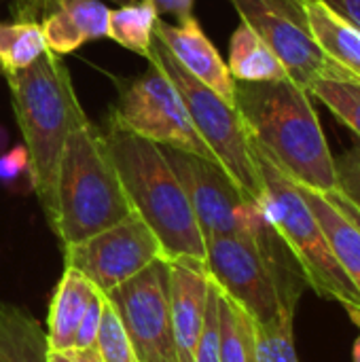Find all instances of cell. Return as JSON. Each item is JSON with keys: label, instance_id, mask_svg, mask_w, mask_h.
Wrapping results in <instances>:
<instances>
[{"label": "cell", "instance_id": "6da1fadb", "mask_svg": "<svg viewBox=\"0 0 360 362\" xmlns=\"http://www.w3.org/2000/svg\"><path fill=\"white\" fill-rule=\"evenodd\" d=\"M233 106L248 138L297 185L318 193L337 189L335 157L327 144L312 95L293 83L236 81Z\"/></svg>", "mask_w": 360, "mask_h": 362}, {"label": "cell", "instance_id": "7a4b0ae2", "mask_svg": "<svg viewBox=\"0 0 360 362\" xmlns=\"http://www.w3.org/2000/svg\"><path fill=\"white\" fill-rule=\"evenodd\" d=\"M104 138L129 206L155 233L163 257L206 261L202 229L161 146L132 132L112 112Z\"/></svg>", "mask_w": 360, "mask_h": 362}, {"label": "cell", "instance_id": "3957f363", "mask_svg": "<svg viewBox=\"0 0 360 362\" xmlns=\"http://www.w3.org/2000/svg\"><path fill=\"white\" fill-rule=\"evenodd\" d=\"M17 125L28 151L32 189L51 223L55 210L57 165L72 129L87 123L72 76L57 53L45 51L28 68L4 74Z\"/></svg>", "mask_w": 360, "mask_h": 362}, {"label": "cell", "instance_id": "277c9868", "mask_svg": "<svg viewBox=\"0 0 360 362\" xmlns=\"http://www.w3.org/2000/svg\"><path fill=\"white\" fill-rule=\"evenodd\" d=\"M134 214L104 134L91 123L70 132L55 182L51 227L62 246H74Z\"/></svg>", "mask_w": 360, "mask_h": 362}, {"label": "cell", "instance_id": "5b68a950", "mask_svg": "<svg viewBox=\"0 0 360 362\" xmlns=\"http://www.w3.org/2000/svg\"><path fill=\"white\" fill-rule=\"evenodd\" d=\"M204 244L212 282L255 322H269L284 308H297L306 278L272 225L257 238L214 235Z\"/></svg>", "mask_w": 360, "mask_h": 362}, {"label": "cell", "instance_id": "8992f818", "mask_svg": "<svg viewBox=\"0 0 360 362\" xmlns=\"http://www.w3.org/2000/svg\"><path fill=\"white\" fill-rule=\"evenodd\" d=\"M250 148L265 189L259 206L297 261L306 284L312 286L320 297L339 301L342 305H360L354 284L348 280L337 259L333 257L325 231L303 199L297 182L289 178L252 140Z\"/></svg>", "mask_w": 360, "mask_h": 362}, {"label": "cell", "instance_id": "52a82bcc", "mask_svg": "<svg viewBox=\"0 0 360 362\" xmlns=\"http://www.w3.org/2000/svg\"><path fill=\"white\" fill-rule=\"evenodd\" d=\"M149 62L157 64L174 83L197 134L208 144L214 159L227 170V174L236 180V185L246 193L248 199L261 204L265 195L263 180L252 157L248 132L236 106L227 104L210 87L191 76L155 34Z\"/></svg>", "mask_w": 360, "mask_h": 362}, {"label": "cell", "instance_id": "ba28073f", "mask_svg": "<svg viewBox=\"0 0 360 362\" xmlns=\"http://www.w3.org/2000/svg\"><path fill=\"white\" fill-rule=\"evenodd\" d=\"M161 151L189 197L204 240L214 235L257 238L269 225L263 208L246 197L221 163L172 146H161Z\"/></svg>", "mask_w": 360, "mask_h": 362}, {"label": "cell", "instance_id": "9c48e42d", "mask_svg": "<svg viewBox=\"0 0 360 362\" xmlns=\"http://www.w3.org/2000/svg\"><path fill=\"white\" fill-rule=\"evenodd\" d=\"M282 62L289 78L310 91L323 76L352 78L335 66L314 38L306 0H229Z\"/></svg>", "mask_w": 360, "mask_h": 362}, {"label": "cell", "instance_id": "30bf717a", "mask_svg": "<svg viewBox=\"0 0 360 362\" xmlns=\"http://www.w3.org/2000/svg\"><path fill=\"white\" fill-rule=\"evenodd\" d=\"M149 64L151 66L142 76L121 89L112 115L132 132L159 146L180 148L216 161L208 144L197 134L174 83L157 64Z\"/></svg>", "mask_w": 360, "mask_h": 362}, {"label": "cell", "instance_id": "8fae6325", "mask_svg": "<svg viewBox=\"0 0 360 362\" xmlns=\"http://www.w3.org/2000/svg\"><path fill=\"white\" fill-rule=\"evenodd\" d=\"M140 362H178L170 318V267L157 259L108 295Z\"/></svg>", "mask_w": 360, "mask_h": 362}, {"label": "cell", "instance_id": "7c38bea8", "mask_svg": "<svg viewBox=\"0 0 360 362\" xmlns=\"http://www.w3.org/2000/svg\"><path fill=\"white\" fill-rule=\"evenodd\" d=\"M66 267L83 274L100 293L108 295L157 259H166L159 240L134 212L121 223L64 248Z\"/></svg>", "mask_w": 360, "mask_h": 362}, {"label": "cell", "instance_id": "4fadbf2b", "mask_svg": "<svg viewBox=\"0 0 360 362\" xmlns=\"http://www.w3.org/2000/svg\"><path fill=\"white\" fill-rule=\"evenodd\" d=\"M155 36L170 49V53L191 76H195L202 85L210 87L219 98L233 106L236 78L193 15L185 21H178L176 25L159 17L155 21Z\"/></svg>", "mask_w": 360, "mask_h": 362}, {"label": "cell", "instance_id": "5bb4252c", "mask_svg": "<svg viewBox=\"0 0 360 362\" xmlns=\"http://www.w3.org/2000/svg\"><path fill=\"white\" fill-rule=\"evenodd\" d=\"M170 267V318L176 344L178 362H193V350L202 333L210 274L206 261L199 259H172Z\"/></svg>", "mask_w": 360, "mask_h": 362}, {"label": "cell", "instance_id": "9a60e30c", "mask_svg": "<svg viewBox=\"0 0 360 362\" xmlns=\"http://www.w3.org/2000/svg\"><path fill=\"white\" fill-rule=\"evenodd\" d=\"M108 15L102 0H51L40 21L47 49L66 55L87 40L108 36Z\"/></svg>", "mask_w": 360, "mask_h": 362}, {"label": "cell", "instance_id": "2e32d148", "mask_svg": "<svg viewBox=\"0 0 360 362\" xmlns=\"http://www.w3.org/2000/svg\"><path fill=\"white\" fill-rule=\"evenodd\" d=\"M98 288L76 269L66 267L51 299L47 320L49 352H62L74 346L79 322Z\"/></svg>", "mask_w": 360, "mask_h": 362}, {"label": "cell", "instance_id": "e0dca14e", "mask_svg": "<svg viewBox=\"0 0 360 362\" xmlns=\"http://www.w3.org/2000/svg\"><path fill=\"white\" fill-rule=\"evenodd\" d=\"M316 221L320 223L325 238L339 267L354 284L360 297V229L325 195L303 185H297Z\"/></svg>", "mask_w": 360, "mask_h": 362}, {"label": "cell", "instance_id": "ac0fdd59", "mask_svg": "<svg viewBox=\"0 0 360 362\" xmlns=\"http://www.w3.org/2000/svg\"><path fill=\"white\" fill-rule=\"evenodd\" d=\"M314 38L327 57L360 83V30L323 0H306Z\"/></svg>", "mask_w": 360, "mask_h": 362}, {"label": "cell", "instance_id": "d6986e66", "mask_svg": "<svg viewBox=\"0 0 360 362\" xmlns=\"http://www.w3.org/2000/svg\"><path fill=\"white\" fill-rule=\"evenodd\" d=\"M47 331L25 310L0 301V362H47Z\"/></svg>", "mask_w": 360, "mask_h": 362}, {"label": "cell", "instance_id": "ffe728a7", "mask_svg": "<svg viewBox=\"0 0 360 362\" xmlns=\"http://www.w3.org/2000/svg\"><path fill=\"white\" fill-rule=\"evenodd\" d=\"M229 72L236 81L261 83L289 78L282 62L246 23H240L229 42Z\"/></svg>", "mask_w": 360, "mask_h": 362}, {"label": "cell", "instance_id": "44dd1931", "mask_svg": "<svg viewBox=\"0 0 360 362\" xmlns=\"http://www.w3.org/2000/svg\"><path fill=\"white\" fill-rule=\"evenodd\" d=\"M221 362H257V322L219 288Z\"/></svg>", "mask_w": 360, "mask_h": 362}, {"label": "cell", "instance_id": "7402d4cb", "mask_svg": "<svg viewBox=\"0 0 360 362\" xmlns=\"http://www.w3.org/2000/svg\"><path fill=\"white\" fill-rule=\"evenodd\" d=\"M157 19L159 13L151 0L123 4L108 15V36L127 51H134L149 59Z\"/></svg>", "mask_w": 360, "mask_h": 362}, {"label": "cell", "instance_id": "603a6c76", "mask_svg": "<svg viewBox=\"0 0 360 362\" xmlns=\"http://www.w3.org/2000/svg\"><path fill=\"white\" fill-rule=\"evenodd\" d=\"M47 51L40 21L0 23V72L13 74L34 64Z\"/></svg>", "mask_w": 360, "mask_h": 362}, {"label": "cell", "instance_id": "cb8c5ba5", "mask_svg": "<svg viewBox=\"0 0 360 362\" xmlns=\"http://www.w3.org/2000/svg\"><path fill=\"white\" fill-rule=\"evenodd\" d=\"M308 93L312 100L323 102L360 140V83L356 78L323 76L310 87Z\"/></svg>", "mask_w": 360, "mask_h": 362}, {"label": "cell", "instance_id": "d4e9b609", "mask_svg": "<svg viewBox=\"0 0 360 362\" xmlns=\"http://www.w3.org/2000/svg\"><path fill=\"white\" fill-rule=\"evenodd\" d=\"M293 322V308H284L269 322H257V362H299L295 350Z\"/></svg>", "mask_w": 360, "mask_h": 362}, {"label": "cell", "instance_id": "484cf974", "mask_svg": "<svg viewBox=\"0 0 360 362\" xmlns=\"http://www.w3.org/2000/svg\"><path fill=\"white\" fill-rule=\"evenodd\" d=\"M95 350L100 354L102 362H140L134 346L115 312V308L110 305L108 297L104 301V312H102V322H100V331H98V339H95Z\"/></svg>", "mask_w": 360, "mask_h": 362}, {"label": "cell", "instance_id": "4316f807", "mask_svg": "<svg viewBox=\"0 0 360 362\" xmlns=\"http://www.w3.org/2000/svg\"><path fill=\"white\" fill-rule=\"evenodd\" d=\"M212 280V278H210ZM193 362H221V329H219V286L210 282L202 333L197 337Z\"/></svg>", "mask_w": 360, "mask_h": 362}, {"label": "cell", "instance_id": "83f0119b", "mask_svg": "<svg viewBox=\"0 0 360 362\" xmlns=\"http://www.w3.org/2000/svg\"><path fill=\"white\" fill-rule=\"evenodd\" d=\"M337 193L360 212V140L335 159Z\"/></svg>", "mask_w": 360, "mask_h": 362}, {"label": "cell", "instance_id": "f1b7e54d", "mask_svg": "<svg viewBox=\"0 0 360 362\" xmlns=\"http://www.w3.org/2000/svg\"><path fill=\"white\" fill-rule=\"evenodd\" d=\"M104 301L106 295L95 291L74 335V346L72 348H95V339H98V331H100V322H102V312H104Z\"/></svg>", "mask_w": 360, "mask_h": 362}, {"label": "cell", "instance_id": "f546056e", "mask_svg": "<svg viewBox=\"0 0 360 362\" xmlns=\"http://www.w3.org/2000/svg\"><path fill=\"white\" fill-rule=\"evenodd\" d=\"M23 170H28L25 146H15L0 157V180H15Z\"/></svg>", "mask_w": 360, "mask_h": 362}, {"label": "cell", "instance_id": "4dcf8cb0", "mask_svg": "<svg viewBox=\"0 0 360 362\" xmlns=\"http://www.w3.org/2000/svg\"><path fill=\"white\" fill-rule=\"evenodd\" d=\"M47 362H102L95 348H68L62 352H49Z\"/></svg>", "mask_w": 360, "mask_h": 362}, {"label": "cell", "instance_id": "1f68e13d", "mask_svg": "<svg viewBox=\"0 0 360 362\" xmlns=\"http://www.w3.org/2000/svg\"><path fill=\"white\" fill-rule=\"evenodd\" d=\"M51 0H13V15L17 21H38Z\"/></svg>", "mask_w": 360, "mask_h": 362}, {"label": "cell", "instance_id": "d6a6232c", "mask_svg": "<svg viewBox=\"0 0 360 362\" xmlns=\"http://www.w3.org/2000/svg\"><path fill=\"white\" fill-rule=\"evenodd\" d=\"M157 8V13H170L176 15L178 21H185L187 17L193 15V4L195 0H151Z\"/></svg>", "mask_w": 360, "mask_h": 362}, {"label": "cell", "instance_id": "836d02e7", "mask_svg": "<svg viewBox=\"0 0 360 362\" xmlns=\"http://www.w3.org/2000/svg\"><path fill=\"white\" fill-rule=\"evenodd\" d=\"M327 6H331L337 15H342L348 23H352L360 30V0H323Z\"/></svg>", "mask_w": 360, "mask_h": 362}, {"label": "cell", "instance_id": "e575fe53", "mask_svg": "<svg viewBox=\"0 0 360 362\" xmlns=\"http://www.w3.org/2000/svg\"><path fill=\"white\" fill-rule=\"evenodd\" d=\"M325 195H327V197H329V199H331V202H333V204H335V206H337V208H339V210H342V212H344V214H346V216H348V218L360 229V212L348 202V199H346V197H344V195H339L337 191H331V193H325Z\"/></svg>", "mask_w": 360, "mask_h": 362}, {"label": "cell", "instance_id": "d590c367", "mask_svg": "<svg viewBox=\"0 0 360 362\" xmlns=\"http://www.w3.org/2000/svg\"><path fill=\"white\" fill-rule=\"evenodd\" d=\"M344 308H346V312L350 314L352 322L359 327V331H360V305H354V303H346ZM354 362H360V333H359V339L354 341Z\"/></svg>", "mask_w": 360, "mask_h": 362}, {"label": "cell", "instance_id": "8d00e7d4", "mask_svg": "<svg viewBox=\"0 0 360 362\" xmlns=\"http://www.w3.org/2000/svg\"><path fill=\"white\" fill-rule=\"evenodd\" d=\"M115 2H121V6H123V4H132V2H136V0H115Z\"/></svg>", "mask_w": 360, "mask_h": 362}]
</instances>
